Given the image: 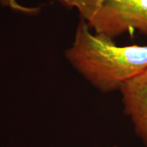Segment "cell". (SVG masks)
Returning a JSON list of instances; mask_svg holds the SVG:
<instances>
[{
    "label": "cell",
    "mask_w": 147,
    "mask_h": 147,
    "mask_svg": "<svg viewBox=\"0 0 147 147\" xmlns=\"http://www.w3.org/2000/svg\"><path fill=\"white\" fill-rule=\"evenodd\" d=\"M83 19L65 55L74 67L102 93L119 90L147 68V45L119 47L114 40L93 34Z\"/></svg>",
    "instance_id": "cell-1"
},
{
    "label": "cell",
    "mask_w": 147,
    "mask_h": 147,
    "mask_svg": "<svg viewBox=\"0 0 147 147\" xmlns=\"http://www.w3.org/2000/svg\"><path fill=\"white\" fill-rule=\"evenodd\" d=\"M75 8L90 29L114 40L138 32L147 36V0H53Z\"/></svg>",
    "instance_id": "cell-2"
},
{
    "label": "cell",
    "mask_w": 147,
    "mask_h": 147,
    "mask_svg": "<svg viewBox=\"0 0 147 147\" xmlns=\"http://www.w3.org/2000/svg\"><path fill=\"white\" fill-rule=\"evenodd\" d=\"M119 91L125 115L147 147V68L123 84Z\"/></svg>",
    "instance_id": "cell-3"
},
{
    "label": "cell",
    "mask_w": 147,
    "mask_h": 147,
    "mask_svg": "<svg viewBox=\"0 0 147 147\" xmlns=\"http://www.w3.org/2000/svg\"><path fill=\"white\" fill-rule=\"evenodd\" d=\"M0 3L5 6H8L9 8H12V10L25 12V13H33V12H37V8H27V7L23 6V5L18 4L16 0H0Z\"/></svg>",
    "instance_id": "cell-4"
}]
</instances>
